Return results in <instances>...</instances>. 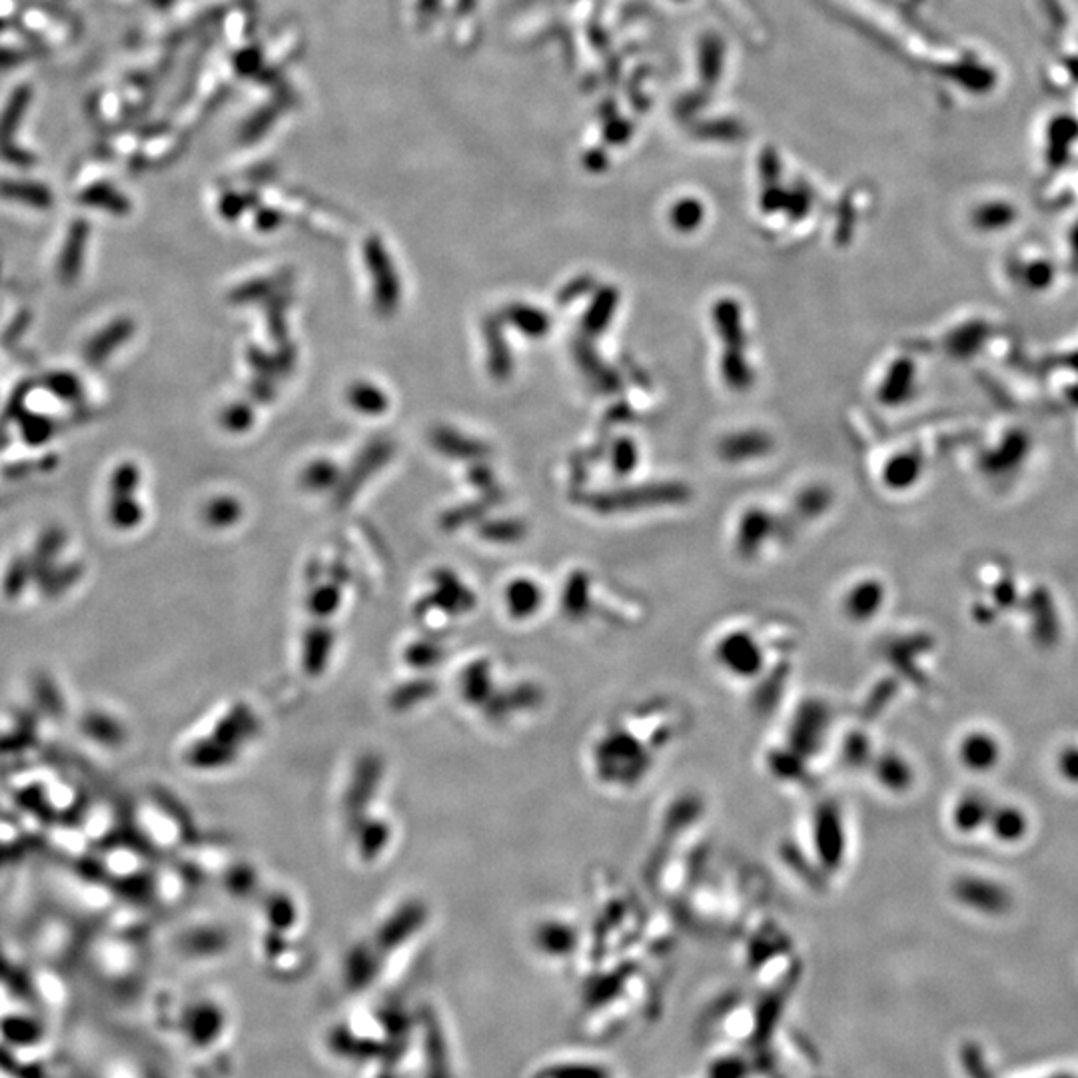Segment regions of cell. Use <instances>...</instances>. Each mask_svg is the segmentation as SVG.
I'll return each instance as SVG.
<instances>
[{
  "label": "cell",
  "mask_w": 1078,
  "mask_h": 1078,
  "mask_svg": "<svg viewBox=\"0 0 1078 1078\" xmlns=\"http://www.w3.org/2000/svg\"><path fill=\"white\" fill-rule=\"evenodd\" d=\"M29 104H31V88L29 86L16 88L13 96L8 98L4 110H3V114H0V142H3V146H8V140H11V136L14 135V130L19 128V124L22 122Z\"/></svg>",
  "instance_id": "1"
}]
</instances>
